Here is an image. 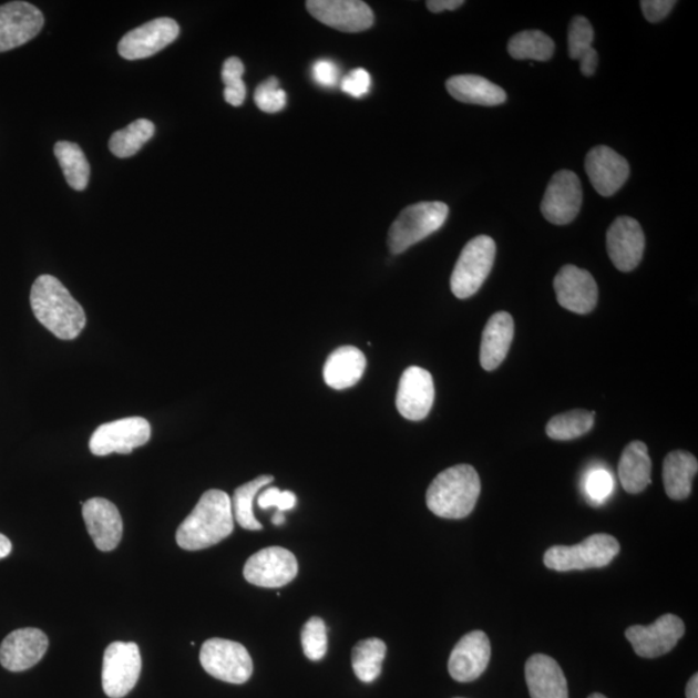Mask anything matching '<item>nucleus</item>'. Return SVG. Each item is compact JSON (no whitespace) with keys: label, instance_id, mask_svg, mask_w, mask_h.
Returning a JSON list of instances; mask_svg holds the SVG:
<instances>
[{"label":"nucleus","instance_id":"obj_1","mask_svg":"<svg viewBox=\"0 0 698 698\" xmlns=\"http://www.w3.org/2000/svg\"><path fill=\"white\" fill-rule=\"evenodd\" d=\"M30 305L37 320L54 337L73 340L81 336L85 326L84 310L57 277L43 275L35 279Z\"/></svg>","mask_w":698,"mask_h":698},{"label":"nucleus","instance_id":"obj_2","mask_svg":"<svg viewBox=\"0 0 698 698\" xmlns=\"http://www.w3.org/2000/svg\"><path fill=\"white\" fill-rule=\"evenodd\" d=\"M235 530L230 496L217 489L202 494L197 506L178 526L177 545L186 551H199L217 545Z\"/></svg>","mask_w":698,"mask_h":698},{"label":"nucleus","instance_id":"obj_3","mask_svg":"<svg viewBox=\"0 0 698 698\" xmlns=\"http://www.w3.org/2000/svg\"><path fill=\"white\" fill-rule=\"evenodd\" d=\"M481 492L479 473L470 464H458L439 473L425 494L427 507L442 519L468 517Z\"/></svg>","mask_w":698,"mask_h":698},{"label":"nucleus","instance_id":"obj_4","mask_svg":"<svg viewBox=\"0 0 698 698\" xmlns=\"http://www.w3.org/2000/svg\"><path fill=\"white\" fill-rule=\"evenodd\" d=\"M448 215L449 207L442 202H419L403 208L388 232L390 252L401 254L421 243L445 224Z\"/></svg>","mask_w":698,"mask_h":698},{"label":"nucleus","instance_id":"obj_5","mask_svg":"<svg viewBox=\"0 0 698 698\" xmlns=\"http://www.w3.org/2000/svg\"><path fill=\"white\" fill-rule=\"evenodd\" d=\"M618 541L609 534H593L574 546H553L543 556L548 569L557 572L603 568L619 553Z\"/></svg>","mask_w":698,"mask_h":698},{"label":"nucleus","instance_id":"obj_6","mask_svg":"<svg viewBox=\"0 0 698 698\" xmlns=\"http://www.w3.org/2000/svg\"><path fill=\"white\" fill-rule=\"evenodd\" d=\"M494 239L479 236L470 240L455 264L450 287L458 299H468L475 295L491 275L495 260Z\"/></svg>","mask_w":698,"mask_h":698},{"label":"nucleus","instance_id":"obj_7","mask_svg":"<svg viewBox=\"0 0 698 698\" xmlns=\"http://www.w3.org/2000/svg\"><path fill=\"white\" fill-rule=\"evenodd\" d=\"M199 661L212 677L232 685H244L254 671L252 656L243 644L227 639L206 640L201 649Z\"/></svg>","mask_w":698,"mask_h":698},{"label":"nucleus","instance_id":"obj_8","mask_svg":"<svg viewBox=\"0 0 698 698\" xmlns=\"http://www.w3.org/2000/svg\"><path fill=\"white\" fill-rule=\"evenodd\" d=\"M142 673V655L136 643L114 641L103 659V689L107 697L122 698L135 688Z\"/></svg>","mask_w":698,"mask_h":698},{"label":"nucleus","instance_id":"obj_9","mask_svg":"<svg viewBox=\"0 0 698 698\" xmlns=\"http://www.w3.org/2000/svg\"><path fill=\"white\" fill-rule=\"evenodd\" d=\"M152 438L151 423L142 417L119 419L97 427L90 440L93 455L105 456L112 453L130 454L143 446Z\"/></svg>","mask_w":698,"mask_h":698},{"label":"nucleus","instance_id":"obj_10","mask_svg":"<svg viewBox=\"0 0 698 698\" xmlns=\"http://www.w3.org/2000/svg\"><path fill=\"white\" fill-rule=\"evenodd\" d=\"M299 571L297 557L284 547H267L254 554L245 564L248 584L278 588L290 584Z\"/></svg>","mask_w":698,"mask_h":698},{"label":"nucleus","instance_id":"obj_11","mask_svg":"<svg viewBox=\"0 0 698 698\" xmlns=\"http://www.w3.org/2000/svg\"><path fill=\"white\" fill-rule=\"evenodd\" d=\"M685 633L682 619L669 613L649 626L628 627L625 635L636 655L643 658H657L669 654Z\"/></svg>","mask_w":698,"mask_h":698},{"label":"nucleus","instance_id":"obj_12","mask_svg":"<svg viewBox=\"0 0 698 698\" xmlns=\"http://www.w3.org/2000/svg\"><path fill=\"white\" fill-rule=\"evenodd\" d=\"M582 206V186L573 171L562 170L551 178L541 212L555 225H566L576 219Z\"/></svg>","mask_w":698,"mask_h":698},{"label":"nucleus","instance_id":"obj_13","mask_svg":"<svg viewBox=\"0 0 698 698\" xmlns=\"http://www.w3.org/2000/svg\"><path fill=\"white\" fill-rule=\"evenodd\" d=\"M178 33L181 28L175 20L155 19L124 35L119 44V52L123 59L130 61L151 58L176 41Z\"/></svg>","mask_w":698,"mask_h":698},{"label":"nucleus","instance_id":"obj_14","mask_svg":"<svg viewBox=\"0 0 698 698\" xmlns=\"http://www.w3.org/2000/svg\"><path fill=\"white\" fill-rule=\"evenodd\" d=\"M306 6L316 20L345 33H360L374 23L371 8L359 0H309Z\"/></svg>","mask_w":698,"mask_h":698},{"label":"nucleus","instance_id":"obj_15","mask_svg":"<svg viewBox=\"0 0 698 698\" xmlns=\"http://www.w3.org/2000/svg\"><path fill=\"white\" fill-rule=\"evenodd\" d=\"M44 16L33 4L11 2L0 6V52L11 51L35 38Z\"/></svg>","mask_w":698,"mask_h":698},{"label":"nucleus","instance_id":"obj_16","mask_svg":"<svg viewBox=\"0 0 698 698\" xmlns=\"http://www.w3.org/2000/svg\"><path fill=\"white\" fill-rule=\"evenodd\" d=\"M558 305L578 315L592 312L597 305L599 290L589 271L576 266H564L554 279Z\"/></svg>","mask_w":698,"mask_h":698},{"label":"nucleus","instance_id":"obj_17","mask_svg":"<svg viewBox=\"0 0 698 698\" xmlns=\"http://www.w3.org/2000/svg\"><path fill=\"white\" fill-rule=\"evenodd\" d=\"M434 401V384L430 371L410 367L402 372L396 407L409 421H423L430 414Z\"/></svg>","mask_w":698,"mask_h":698},{"label":"nucleus","instance_id":"obj_18","mask_svg":"<svg viewBox=\"0 0 698 698\" xmlns=\"http://www.w3.org/2000/svg\"><path fill=\"white\" fill-rule=\"evenodd\" d=\"M491 656V640L485 633L475 630L464 635L450 655V677L460 682L476 680L486 670Z\"/></svg>","mask_w":698,"mask_h":698},{"label":"nucleus","instance_id":"obj_19","mask_svg":"<svg viewBox=\"0 0 698 698\" xmlns=\"http://www.w3.org/2000/svg\"><path fill=\"white\" fill-rule=\"evenodd\" d=\"M646 238L640 224L630 216H619L607 233V250L615 267L620 271H632L639 266Z\"/></svg>","mask_w":698,"mask_h":698},{"label":"nucleus","instance_id":"obj_20","mask_svg":"<svg viewBox=\"0 0 698 698\" xmlns=\"http://www.w3.org/2000/svg\"><path fill=\"white\" fill-rule=\"evenodd\" d=\"M49 638L39 628L14 630L0 646V664L8 671L20 673L31 669L49 649Z\"/></svg>","mask_w":698,"mask_h":698},{"label":"nucleus","instance_id":"obj_21","mask_svg":"<svg viewBox=\"0 0 698 698\" xmlns=\"http://www.w3.org/2000/svg\"><path fill=\"white\" fill-rule=\"evenodd\" d=\"M585 168L589 182L603 197L616 194L630 176V166L623 155L604 145L587 153Z\"/></svg>","mask_w":698,"mask_h":698},{"label":"nucleus","instance_id":"obj_22","mask_svg":"<svg viewBox=\"0 0 698 698\" xmlns=\"http://www.w3.org/2000/svg\"><path fill=\"white\" fill-rule=\"evenodd\" d=\"M82 515L93 543L100 551H113L123 534L122 516L115 504L105 499L82 502Z\"/></svg>","mask_w":698,"mask_h":698},{"label":"nucleus","instance_id":"obj_23","mask_svg":"<svg viewBox=\"0 0 698 698\" xmlns=\"http://www.w3.org/2000/svg\"><path fill=\"white\" fill-rule=\"evenodd\" d=\"M525 679L532 698H569L568 682L553 657L533 655L525 664Z\"/></svg>","mask_w":698,"mask_h":698},{"label":"nucleus","instance_id":"obj_24","mask_svg":"<svg viewBox=\"0 0 698 698\" xmlns=\"http://www.w3.org/2000/svg\"><path fill=\"white\" fill-rule=\"evenodd\" d=\"M514 332V318L510 314L499 312L489 318L480 347V363L484 370L500 368L510 351Z\"/></svg>","mask_w":698,"mask_h":698},{"label":"nucleus","instance_id":"obj_25","mask_svg":"<svg viewBox=\"0 0 698 698\" xmlns=\"http://www.w3.org/2000/svg\"><path fill=\"white\" fill-rule=\"evenodd\" d=\"M367 357L359 348L345 346L337 348L325 362V383L333 390H346L360 382Z\"/></svg>","mask_w":698,"mask_h":698},{"label":"nucleus","instance_id":"obj_26","mask_svg":"<svg viewBox=\"0 0 698 698\" xmlns=\"http://www.w3.org/2000/svg\"><path fill=\"white\" fill-rule=\"evenodd\" d=\"M446 90L464 104L496 106L506 103V92L500 85L480 75H455L449 78Z\"/></svg>","mask_w":698,"mask_h":698},{"label":"nucleus","instance_id":"obj_27","mask_svg":"<svg viewBox=\"0 0 698 698\" xmlns=\"http://www.w3.org/2000/svg\"><path fill=\"white\" fill-rule=\"evenodd\" d=\"M698 462L686 450H675L666 455L664 462V485L666 494L674 501L688 499L692 492V481L697 475Z\"/></svg>","mask_w":698,"mask_h":698},{"label":"nucleus","instance_id":"obj_28","mask_svg":"<svg viewBox=\"0 0 698 698\" xmlns=\"http://www.w3.org/2000/svg\"><path fill=\"white\" fill-rule=\"evenodd\" d=\"M651 461L648 448L641 441H633L628 444L618 464V476L625 491L638 494L646 491L650 484Z\"/></svg>","mask_w":698,"mask_h":698},{"label":"nucleus","instance_id":"obj_29","mask_svg":"<svg viewBox=\"0 0 698 698\" xmlns=\"http://www.w3.org/2000/svg\"><path fill=\"white\" fill-rule=\"evenodd\" d=\"M274 476L261 475L240 485L233 494L232 511L236 522L247 531H261L263 526L254 515V501L264 486L274 483Z\"/></svg>","mask_w":698,"mask_h":698},{"label":"nucleus","instance_id":"obj_30","mask_svg":"<svg viewBox=\"0 0 698 698\" xmlns=\"http://www.w3.org/2000/svg\"><path fill=\"white\" fill-rule=\"evenodd\" d=\"M54 155L68 184L75 191H84L89 185L91 168L81 146L70 142H59L54 145Z\"/></svg>","mask_w":698,"mask_h":698},{"label":"nucleus","instance_id":"obj_31","mask_svg":"<svg viewBox=\"0 0 698 698\" xmlns=\"http://www.w3.org/2000/svg\"><path fill=\"white\" fill-rule=\"evenodd\" d=\"M387 654L383 640L371 638L356 644L352 650V667L356 677L363 682L374 681L382 673Z\"/></svg>","mask_w":698,"mask_h":698},{"label":"nucleus","instance_id":"obj_32","mask_svg":"<svg viewBox=\"0 0 698 698\" xmlns=\"http://www.w3.org/2000/svg\"><path fill=\"white\" fill-rule=\"evenodd\" d=\"M507 50L515 60L548 61L554 57L555 43L540 30H525L510 39Z\"/></svg>","mask_w":698,"mask_h":698},{"label":"nucleus","instance_id":"obj_33","mask_svg":"<svg viewBox=\"0 0 698 698\" xmlns=\"http://www.w3.org/2000/svg\"><path fill=\"white\" fill-rule=\"evenodd\" d=\"M594 422L595 411L571 410L551 418L546 425V433L550 439L569 441L592 431Z\"/></svg>","mask_w":698,"mask_h":698},{"label":"nucleus","instance_id":"obj_34","mask_svg":"<svg viewBox=\"0 0 698 698\" xmlns=\"http://www.w3.org/2000/svg\"><path fill=\"white\" fill-rule=\"evenodd\" d=\"M155 132L154 123L150 120H137L126 129L114 132L109 140V147L119 158H130L135 155L144 144L150 142Z\"/></svg>","mask_w":698,"mask_h":698},{"label":"nucleus","instance_id":"obj_35","mask_svg":"<svg viewBox=\"0 0 698 698\" xmlns=\"http://www.w3.org/2000/svg\"><path fill=\"white\" fill-rule=\"evenodd\" d=\"M301 647L310 661H320L328 651V627L320 617L309 618L301 628Z\"/></svg>","mask_w":698,"mask_h":698},{"label":"nucleus","instance_id":"obj_36","mask_svg":"<svg viewBox=\"0 0 698 698\" xmlns=\"http://www.w3.org/2000/svg\"><path fill=\"white\" fill-rule=\"evenodd\" d=\"M244 62L238 58H229L224 62L222 78L225 84L224 99L232 106H240L246 99V84L243 81Z\"/></svg>","mask_w":698,"mask_h":698},{"label":"nucleus","instance_id":"obj_37","mask_svg":"<svg viewBox=\"0 0 698 698\" xmlns=\"http://www.w3.org/2000/svg\"><path fill=\"white\" fill-rule=\"evenodd\" d=\"M593 42L594 29L592 23L584 16H576L568 30L569 58L579 60L589 49H593Z\"/></svg>","mask_w":698,"mask_h":698},{"label":"nucleus","instance_id":"obj_38","mask_svg":"<svg viewBox=\"0 0 698 698\" xmlns=\"http://www.w3.org/2000/svg\"><path fill=\"white\" fill-rule=\"evenodd\" d=\"M254 100L260 111L266 113L281 112L287 104L286 92L279 88V82L275 76L268 78L258 85Z\"/></svg>","mask_w":698,"mask_h":698},{"label":"nucleus","instance_id":"obj_39","mask_svg":"<svg viewBox=\"0 0 698 698\" xmlns=\"http://www.w3.org/2000/svg\"><path fill=\"white\" fill-rule=\"evenodd\" d=\"M615 486L612 473L604 469H596L588 473L585 481V491L588 500L594 504H602L609 499Z\"/></svg>","mask_w":698,"mask_h":698},{"label":"nucleus","instance_id":"obj_40","mask_svg":"<svg viewBox=\"0 0 698 698\" xmlns=\"http://www.w3.org/2000/svg\"><path fill=\"white\" fill-rule=\"evenodd\" d=\"M295 504H297V495L290 491H279L275 486L266 489L258 496V506L261 510L276 507L278 512H284L292 510Z\"/></svg>","mask_w":698,"mask_h":698},{"label":"nucleus","instance_id":"obj_41","mask_svg":"<svg viewBox=\"0 0 698 698\" xmlns=\"http://www.w3.org/2000/svg\"><path fill=\"white\" fill-rule=\"evenodd\" d=\"M371 88V76L367 70L357 68L340 82L341 91L355 99L367 96Z\"/></svg>","mask_w":698,"mask_h":698},{"label":"nucleus","instance_id":"obj_42","mask_svg":"<svg viewBox=\"0 0 698 698\" xmlns=\"http://www.w3.org/2000/svg\"><path fill=\"white\" fill-rule=\"evenodd\" d=\"M314 81L325 89L336 88L340 80V70L336 62L321 59L315 62L312 66Z\"/></svg>","mask_w":698,"mask_h":698},{"label":"nucleus","instance_id":"obj_43","mask_svg":"<svg viewBox=\"0 0 698 698\" xmlns=\"http://www.w3.org/2000/svg\"><path fill=\"white\" fill-rule=\"evenodd\" d=\"M677 4L674 0H643L640 3L644 18L649 22H659L667 18Z\"/></svg>","mask_w":698,"mask_h":698},{"label":"nucleus","instance_id":"obj_44","mask_svg":"<svg viewBox=\"0 0 698 698\" xmlns=\"http://www.w3.org/2000/svg\"><path fill=\"white\" fill-rule=\"evenodd\" d=\"M581 72L585 76H592L596 72L597 64H599V57L594 49H589L584 57L579 59Z\"/></svg>","mask_w":698,"mask_h":698},{"label":"nucleus","instance_id":"obj_45","mask_svg":"<svg viewBox=\"0 0 698 698\" xmlns=\"http://www.w3.org/2000/svg\"><path fill=\"white\" fill-rule=\"evenodd\" d=\"M427 8L433 13L454 11L464 4L462 0H429Z\"/></svg>","mask_w":698,"mask_h":698},{"label":"nucleus","instance_id":"obj_46","mask_svg":"<svg viewBox=\"0 0 698 698\" xmlns=\"http://www.w3.org/2000/svg\"><path fill=\"white\" fill-rule=\"evenodd\" d=\"M12 543L10 540L6 537L4 534L0 533V561L11 554Z\"/></svg>","mask_w":698,"mask_h":698},{"label":"nucleus","instance_id":"obj_47","mask_svg":"<svg viewBox=\"0 0 698 698\" xmlns=\"http://www.w3.org/2000/svg\"><path fill=\"white\" fill-rule=\"evenodd\" d=\"M687 698H698V675L695 674L692 678L689 679L687 688H686Z\"/></svg>","mask_w":698,"mask_h":698},{"label":"nucleus","instance_id":"obj_48","mask_svg":"<svg viewBox=\"0 0 698 698\" xmlns=\"http://www.w3.org/2000/svg\"><path fill=\"white\" fill-rule=\"evenodd\" d=\"M285 516L283 514V512H278V514L275 515L274 519H271V523H274L275 525H283L285 523Z\"/></svg>","mask_w":698,"mask_h":698},{"label":"nucleus","instance_id":"obj_49","mask_svg":"<svg viewBox=\"0 0 698 698\" xmlns=\"http://www.w3.org/2000/svg\"><path fill=\"white\" fill-rule=\"evenodd\" d=\"M588 698H607L602 694H593L592 696H589Z\"/></svg>","mask_w":698,"mask_h":698}]
</instances>
